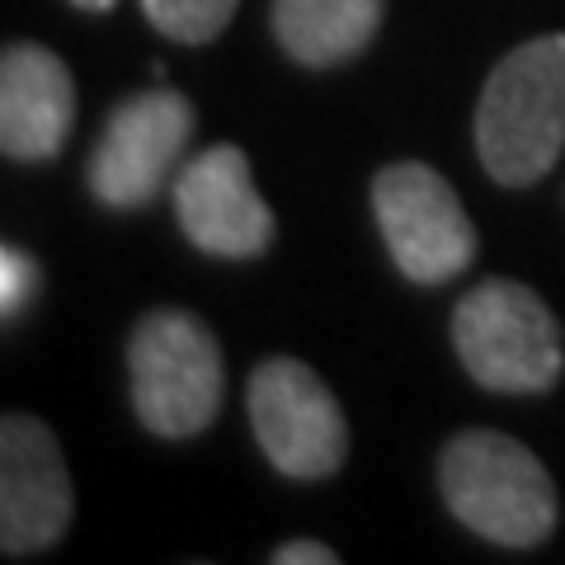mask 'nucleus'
<instances>
[{
  "instance_id": "obj_1",
  "label": "nucleus",
  "mask_w": 565,
  "mask_h": 565,
  "mask_svg": "<svg viewBox=\"0 0 565 565\" xmlns=\"http://www.w3.org/2000/svg\"><path fill=\"white\" fill-rule=\"evenodd\" d=\"M476 151L490 180L523 189L565 151V33L514 47L476 104Z\"/></svg>"
},
{
  "instance_id": "obj_2",
  "label": "nucleus",
  "mask_w": 565,
  "mask_h": 565,
  "mask_svg": "<svg viewBox=\"0 0 565 565\" xmlns=\"http://www.w3.org/2000/svg\"><path fill=\"white\" fill-rule=\"evenodd\" d=\"M438 490L452 519L494 546H542L556 533V486L533 448L500 429H467L438 452Z\"/></svg>"
},
{
  "instance_id": "obj_3",
  "label": "nucleus",
  "mask_w": 565,
  "mask_h": 565,
  "mask_svg": "<svg viewBox=\"0 0 565 565\" xmlns=\"http://www.w3.org/2000/svg\"><path fill=\"white\" fill-rule=\"evenodd\" d=\"M452 349L467 377L500 396H542L565 373L556 311L519 278H486L457 302Z\"/></svg>"
},
{
  "instance_id": "obj_4",
  "label": "nucleus",
  "mask_w": 565,
  "mask_h": 565,
  "mask_svg": "<svg viewBox=\"0 0 565 565\" xmlns=\"http://www.w3.org/2000/svg\"><path fill=\"white\" fill-rule=\"evenodd\" d=\"M132 411L156 438H193L222 411L226 367L212 330L193 311H147L128 334Z\"/></svg>"
},
{
  "instance_id": "obj_5",
  "label": "nucleus",
  "mask_w": 565,
  "mask_h": 565,
  "mask_svg": "<svg viewBox=\"0 0 565 565\" xmlns=\"http://www.w3.org/2000/svg\"><path fill=\"white\" fill-rule=\"evenodd\" d=\"M373 212L386 255L411 282L438 288V282H452L457 274L471 269L476 226L462 199H457V189L424 161H396L377 170Z\"/></svg>"
},
{
  "instance_id": "obj_6",
  "label": "nucleus",
  "mask_w": 565,
  "mask_h": 565,
  "mask_svg": "<svg viewBox=\"0 0 565 565\" xmlns=\"http://www.w3.org/2000/svg\"><path fill=\"white\" fill-rule=\"evenodd\" d=\"M250 424L269 467L292 481H326L349 457V419L302 359H264L245 386Z\"/></svg>"
},
{
  "instance_id": "obj_7",
  "label": "nucleus",
  "mask_w": 565,
  "mask_h": 565,
  "mask_svg": "<svg viewBox=\"0 0 565 565\" xmlns=\"http://www.w3.org/2000/svg\"><path fill=\"white\" fill-rule=\"evenodd\" d=\"M193 122H199L193 104L170 85L128 95L109 114L90 151V174H85L90 193L114 212L147 207L170 174H180Z\"/></svg>"
},
{
  "instance_id": "obj_8",
  "label": "nucleus",
  "mask_w": 565,
  "mask_h": 565,
  "mask_svg": "<svg viewBox=\"0 0 565 565\" xmlns=\"http://www.w3.org/2000/svg\"><path fill=\"white\" fill-rule=\"evenodd\" d=\"M76 514L57 434L33 415L0 419V552L39 556L57 546Z\"/></svg>"
},
{
  "instance_id": "obj_9",
  "label": "nucleus",
  "mask_w": 565,
  "mask_h": 565,
  "mask_svg": "<svg viewBox=\"0 0 565 565\" xmlns=\"http://www.w3.org/2000/svg\"><path fill=\"white\" fill-rule=\"evenodd\" d=\"M174 217L180 232L217 259H255L274 245V207L259 199L250 156L232 141H217L174 174Z\"/></svg>"
},
{
  "instance_id": "obj_10",
  "label": "nucleus",
  "mask_w": 565,
  "mask_h": 565,
  "mask_svg": "<svg viewBox=\"0 0 565 565\" xmlns=\"http://www.w3.org/2000/svg\"><path fill=\"white\" fill-rule=\"evenodd\" d=\"M76 122V85L57 52L10 43L0 57V151L10 161H52Z\"/></svg>"
},
{
  "instance_id": "obj_11",
  "label": "nucleus",
  "mask_w": 565,
  "mask_h": 565,
  "mask_svg": "<svg viewBox=\"0 0 565 565\" xmlns=\"http://www.w3.org/2000/svg\"><path fill=\"white\" fill-rule=\"evenodd\" d=\"M386 0H274V39L302 66H340L373 43Z\"/></svg>"
},
{
  "instance_id": "obj_12",
  "label": "nucleus",
  "mask_w": 565,
  "mask_h": 565,
  "mask_svg": "<svg viewBox=\"0 0 565 565\" xmlns=\"http://www.w3.org/2000/svg\"><path fill=\"white\" fill-rule=\"evenodd\" d=\"M236 6L241 0H141L151 29L166 33L170 43H189V47H203L217 39L232 24Z\"/></svg>"
},
{
  "instance_id": "obj_13",
  "label": "nucleus",
  "mask_w": 565,
  "mask_h": 565,
  "mask_svg": "<svg viewBox=\"0 0 565 565\" xmlns=\"http://www.w3.org/2000/svg\"><path fill=\"white\" fill-rule=\"evenodd\" d=\"M33 282H39L33 259L24 250H14V245H6V250H0V311L6 316L24 311L29 297H33Z\"/></svg>"
},
{
  "instance_id": "obj_14",
  "label": "nucleus",
  "mask_w": 565,
  "mask_h": 565,
  "mask_svg": "<svg viewBox=\"0 0 565 565\" xmlns=\"http://www.w3.org/2000/svg\"><path fill=\"white\" fill-rule=\"evenodd\" d=\"M340 556L326 542H282L274 552V565H334Z\"/></svg>"
},
{
  "instance_id": "obj_15",
  "label": "nucleus",
  "mask_w": 565,
  "mask_h": 565,
  "mask_svg": "<svg viewBox=\"0 0 565 565\" xmlns=\"http://www.w3.org/2000/svg\"><path fill=\"white\" fill-rule=\"evenodd\" d=\"M76 10H90V14H104V10H114L118 0H71Z\"/></svg>"
}]
</instances>
